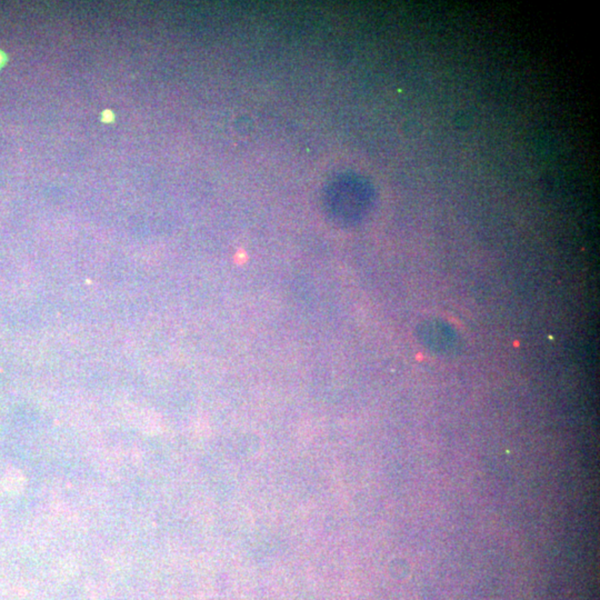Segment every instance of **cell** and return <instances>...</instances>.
Returning a JSON list of instances; mask_svg holds the SVG:
<instances>
[{
    "instance_id": "1",
    "label": "cell",
    "mask_w": 600,
    "mask_h": 600,
    "mask_svg": "<svg viewBox=\"0 0 600 600\" xmlns=\"http://www.w3.org/2000/svg\"><path fill=\"white\" fill-rule=\"evenodd\" d=\"M102 118H104L105 122H111V119H113V113H109V111H106V113H104V117H102Z\"/></svg>"
},
{
    "instance_id": "2",
    "label": "cell",
    "mask_w": 600,
    "mask_h": 600,
    "mask_svg": "<svg viewBox=\"0 0 600 600\" xmlns=\"http://www.w3.org/2000/svg\"><path fill=\"white\" fill-rule=\"evenodd\" d=\"M3 63V55L0 53V65Z\"/></svg>"
}]
</instances>
